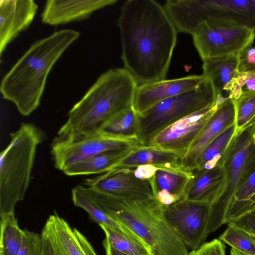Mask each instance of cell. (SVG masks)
Wrapping results in <instances>:
<instances>
[{
  "mask_svg": "<svg viewBox=\"0 0 255 255\" xmlns=\"http://www.w3.org/2000/svg\"><path fill=\"white\" fill-rule=\"evenodd\" d=\"M221 164L224 169L225 186L222 195L210 205L208 235L224 224L235 194L255 169V136L249 129L236 132Z\"/></svg>",
  "mask_w": 255,
  "mask_h": 255,
  "instance_id": "8",
  "label": "cell"
},
{
  "mask_svg": "<svg viewBox=\"0 0 255 255\" xmlns=\"http://www.w3.org/2000/svg\"><path fill=\"white\" fill-rule=\"evenodd\" d=\"M135 167L112 169L86 179L84 185L94 191L122 198L156 197L153 178L149 179L136 178L133 173Z\"/></svg>",
  "mask_w": 255,
  "mask_h": 255,
  "instance_id": "12",
  "label": "cell"
},
{
  "mask_svg": "<svg viewBox=\"0 0 255 255\" xmlns=\"http://www.w3.org/2000/svg\"><path fill=\"white\" fill-rule=\"evenodd\" d=\"M219 104L188 116L156 135L150 146L177 154L183 158L197 138Z\"/></svg>",
  "mask_w": 255,
  "mask_h": 255,
  "instance_id": "13",
  "label": "cell"
},
{
  "mask_svg": "<svg viewBox=\"0 0 255 255\" xmlns=\"http://www.w3.org/2000/svg\"><path fill=\"white\" fill-rule=\"evenodd\" d=\"M243 73H244L247 80L242 87V92L255 91V70Z\"/></svg>",
  "mask_w": 255,
  "mask_h": 255,
  "instance_id": "38",
  "label": "cell"
},
{
  "mask_svg": "<svg viewBox=\"0 0 255 255\" xmlns=\"http://www.w3.org/2000/svg\"><path fill=\"white\" fill-rule=\"evenodd\" d=\"M90 190L97 206L134 233L150 255H189L185 245L167 223L164 206L156 197L122 198Z\"/></svg>",
  "mask_w": 255,
  "mask_h": 255,
  "instance_id": "4",
  "label": "cell"
},
{
  "mask_svg": "<svg viewBox=\"0 0 255 255\" xmlns=\"http://www.w3.org/2000/svg\"><path fill=\"white\" fill-rule=\"evenodd\" d=\"M203 74L164 79L137 86L133 109L140 114L160 102L192 90L205 81Z\"/></svg>",
  "mask_w": 255,
  "mask_h": 255,
  "instance_id": "14",
  "label": "cell"
},
{
  "mask_svg": "<svg viewBox=\"0 0 255 255\" xmlns=\"http://www.w3.org/2000/svg\"><path fill=\"white\" fill-rule=\"evenodd\" d=\"M249 213H252L255 214V206L254 207V208L251 210V212Z\"/></svg>",
  "mask_w": 255,
  "mask_h": 255,
  "instance_id": "42",
  "label": "cell"
},
{
  "mask_svg": "<svg viewBox=\"0 0 255 255\" xmlns=\"http://www.w3.org/2000/svg\"><path fill=\"white\" fill-rule=\"evenodd\" d=\"M71 197L74 205L84 209L92 221L99 225L107 226L122 235L144 246L140 239L129 229L112 219L97 205L87 187L82 185L76 186L71 190Z\"/></svg>",
  "mask_w": 255,
  "mask_h": 255,
  "instance_id": "23",
  "label": "cell"
},
{
  "mask_svg": "<svg viewBox=\"0 0 255 255\" xmlns=\"http://www.w3.org/2000/svg\"><path fill=\"white\" fill-rule=\"evenodd\" d=\"M99 226L111 245L117 251L127 255H150L148 250L141 244L122 235L107 226Z\"/></svg>",
  "mask_w": 255,
  "mask_h": 255,
  "instance_id": "30",
  "label": "cell"
},
{
  "mask_svg": "<svg viewBox=\"0 0 255 255\" xmlns=\"http://www.w3.org/2000/svg\"><path fill=\"white\" fill-rule=\"evenodd\" d=\"M235 100L228 98L219 104L206 126L182 159V167L191 172L196 162L208 144L222 132L236 123Z\"/></svg>",
  "mask_w": 255,
  "mask_h": 255,
  "instance_id": "15",
  "label": "cell"
},
{
  "mask_svg": "<svg viewBox=\"0 0 255 255\" xmlns=\"http://www.w3.org/2000/svg\"><path fill=\"white\" fill-rule=\"evenodd\" d=\"M23 234L14 213L0 216V255H18Z\"/></svg>",
  "mask_w": 255,
  "mask_h": 255,
  "instance_id": "27",
  "label": "cell"
},
{
  "mask_svg": "<svg viewBox=\"0 0 255 255\" xmlns=\"http://www.w3.org/2000/svg\"><path fill=\"white\" fill-rule=\"evenodd\" d=\"M138 147L105 151L71 164L62 172L70 176L102 174L114 169L121 160Z\"/></svg>",
  "mask_w": 255,
  "mask_h": 255,
  "instance_id": "21",
  "label": "cell"
},
{
  "mask_svg": "<svg viewBox=\"0 0 255 255\" xmlns=\"http://www.w3.org/2000/svg\"><path fill=\"white\" fill-rule=\"evenodd\" d=\"M216 100L212 84L206 79L196 88L137 114L138 140L143 146H150L152 139L166 128L195 112L215 106Z\"/></svg>",
  "mask_w": 255,
  "mask_h": 255,
  "instance_id": "7",
  "label": "cell"
},
{
  "mask_svg": "<svg viewBox=\"0 0 255 255\" xmlns=\"http://www.w3.org/2000/svg\"><path fill=\"white\" fill-rule=\"evenodd\" d=\"M103 245L105 251L106 255H127L114 249L106 238L103 241Z\"/></svg>",
  "mask_w": 255,
  "mask_h": 255,
  "instance_id": "39",
  "label": "cell"
},
{
  "mask_svg": "<svg viewBox=\"0 0 255 255\" xmlns=\"http://www.w3.org/2000/svg\"><path fill=\"white\" fill-rule=\"evenodd\" d=\"M165 8L178 32L192 35L208 18L225 19L255 30V0H169Z\"/></svg>",
  "mask_w": 255,
  "mask_h": 255,
  "instance_id": "6",
  "label": "cell"
},
{
  "mask_svg": "<svg viewBox=\"0 0 255 255\" xmlns=\"http://www.w3.org/2000/svg\"><path fill=\"white\" fill-rule=\"evenodd\" d=\"M255 206V169L234 195L225 218L224 224L249 213Z\"/></svg>",
  "mask_w": 255,
  "mask_h": 255,
  "instance_id": "26",
  "label": "cell"
},
{
  "mask_svg": "<svg viewBox=\"0 0 255 255\" xmlns=\"http://www.w3.org/2000/svg\"><path fill=\"white\" fill-rule=\"evenodd\" d=\"M228 224L234 225L255 236V214L248 213L239 219Z\"/></svg>",
  "mask_w": 255,
  "mask_h": 255,
  "instance_id": "35",
  "label": "cell"
},
{
  "mask_svg": "<svg viewBox=\"0 0 255 255\" xmlns=\"http://www.w3.org/2000/svg\"><path fill=\"white\" fill-rule=\"evenodd\" d=\"M159 168L154 165L144 164L137 166L133 170L134 176L140 179H149L153 178Z\"/></svg>",
  "mask_w": 255,
  "mask_h": 255,
  "instance_id": "36",
  "label": "cell"
},
{
  "mask_svg": "<svg viewBox=\"0 0 255 255\" xmlns=\"http://www.w3.org/2000/svg\"><path fill=\"white\" fill-rule=\"evenodd\" d=\"M137 86L124 68L105 72L69 110L55 140L73 141L101 132L114 118L133 108Z\"/></svg>",
  "mask_w": 255,
  "mask_h": 255,
  "instance_id": "2",
  "label": "cell"
},
{
  "mask_svg": "<svg viewBox=\"0 0 255 255\" xmlns=\"http://www.w3.org/2000/svg\"><path fill=\"white\" fill-rule=\"evenodd\" d=\"M144 164L171 170L183 169L182 157L177 154L151 146H142L135 149L128 156L121 160L114 169L136 167Z\"/></svg>",
  "mask_w": 255,
  "mask_h": 255,
  "instance_id": "22",
  "label": "cell"
},
{
  "mask_svg": "<svg viewBox=\"0 0 255 255\" xmlns=\"http://www.w3.org/2000/svg\"><path fill=\"white\" fill-rule=\"evenodd\" d=\"M203 75L210 81L216 99L223 92H229L236 84L239 72L238 54L202 60Z\"/></svg>",
  "mask_w": 255,
  "mask_h": 255,
  "instance_id": "20",
  "label": "cell"
},
{
  "mask_svg": "<svg viewBox=\"0 0 255 255\" xmlns=\"http://www.w3.org/2000/svg\"><path fill=\"white\" fill-rule=\"evenodd\" d=\"M37 9L33 0L0 1V57L8 44L29 27Z\"/></svg>",
  "mask_w": 255,
  "mask_h": 255,
  "instance_id": "16",
  "label": "cell"
},
{
  "mask_svg": "<svg viewBox=\"0 0 255 255\" xmlns=\"http://www.w3.org/2000/svg\"><path fill=\"white\" fill-rule=\"evenodd\" d=\"M125 68L138 85L165 79L178 31L163 5L128 0L118 19Z\"/></svg>",
  "mask_w": 255,
  "mask_h": 255,
  "instance_id": "1",
  "label": "cell"
},
{
  "mask_svg": "<svg viewBox=\"0 0 255 255\" xmlns=\"http://www.w3.org/2000/svg\"><path fill=\"white\" fill-rule=\"evenodd\" d=\"M34 124L22 123L0 153V216L14 213L28 188L38 146L46 139Z\"/></svg>",
  "mask_w": 255,
  "mask_h": 255,
  "instance_id": "5",
  "label": "cell"
},
{
  "mask_svg": "<svg viewBox=\"0 0 255 255\" xmlns=\"http://www.w3.org/2000/svg\"><path fill=\"white\" fill-rule=\"evenodd\" d=\"M142 146L138 141L121 139L101 132L73 141L54 140L51 151L55 167L62 171L71 164L105 151Z\"/></svg>",
  "mask_w": 255,
  "mask_h": 255,
  "instance_id": "11",
  "label": "cell"
},
{
  "mask_svg": "<svg viewBox=\"0 0 255 255\" xmlns=\"http://www.w3.org/2000/svg\"><path fill=\"white\" fill-rule=\"evenodd\" d=\"M231 255H250L241 252H240L236 249L232 248L230 252Z\"/></svg>",
  "mask_w": 255,
  "mask_h": 255,
  "instance_id": "41",
  "label": "cell"
},
{
  "mask_svg": "<svg viewBox=\"0 0 255 255\" xmlns=\"http://www.w3.org/2000/svg\"><path fill=\"white\" fill-rule=\"evenodd\" d=\"M23 239L18 255H44V243L41 234L23 230Z\"/></svg>",
  "mask_w": 255,
  "mask_h": 255,
  "instance_id": "32",
  "label": "cell"
},
{
  "mask_svg": "<svg viewBox=\"0 0 255 255\" xmlns=\"http://www.w3.org/2000/svg\"><path fill=\"white\" fill-rule=\"evenodd\" d=\"M55 255H86L69 224L56 212L47 219L41 233Z\"/></svg>",
  "mask_w": 255,
  "mask_h": 255,
  "instance_id": "19",
  "label": "cell"
},
{
  "mask_svg": "<svg viewBox=\"0 0 255 255\" xmlns=\"http://www.w3.org/2000/svg\"><path fill=\"white\" fill-rule=\"evenodd\" d=\"M194 45L202 60L239 54L252 46L255 30L233 21L208 18L192 35Z\"/></svg>",
  "mask_w": 255,
  "mask_h": 255,
  "instance_id": "9",
  "label": "cell"
},
{
  "mask_svg": "<svg viewBox=\"0 0 255 255\" xmlns=\"http://www.w3.org/2000/svg\"><path fill=\"white\" fill-rule=\"evenodd\" d=\"M194 176L192 172L184 169L158 168L153 177L156 193L163 191L177 197L179 200L184 199Z\"/></svg>",
  "mask_w": 255,
  "mask_h": 255,
  "instance_id": "25",
  "label": "cell"
},
{
  "mask_svg": "<svg viewBox=\"0 0 255 255\" xmlns=\"http://www.w3.org/2000/svg\"><path fill=\"white\" fill-rule=\"evenodd\" d=\"M117 2V0H48L41 13V20L51 25L81 20Z\"/></svg>",
  "mask_w": 255,
  "mask_h": 255,
  "instance_id": "17",
  "label": "cell"
},
{
  "mask_svg": "<svg viewBox=\"0 0 255 255\" xmlns=\"http://www.w3.org/2000/svg\"><path fill=\"white\" fill-rule=\"evenodd\" d=\"M220 236L219 240L232 248L242 253L255 255V238L245 230L231 224Z\"/></svg>",
  "mask_w": 255,
  "mask_h": 255,
  "instance_id": "29",
  "label": "cell"
},
{
  "mask_svg": "<svg viewBox=\"0 0 255 255\" xmlns=\"http://www.w3.org/2000/svg\"><path fill=\"white\" fill-rule=\"evenodd\" d=\"M236 132L235 123L214 138L202 152L191 172L208 170L220 164Z\"/></svg>",
  "mask_w": 255,
  "mask_h": 255,
  "instance_id": "24",
  "label": "cell"
},
{
  "mask_svg": "<svg viewBox=\"0 0 255 255\" xmlns=\"http://www.w3.org/2000/svg\"><path fill=\"white\" fill-rule=\"evenodd\" d=\"M235 103L236 126L238 132L255 115V91L242 92L239 98L235 100Z\"/></svg>",
  "mask_w": 255,
  "mask_h": 255,
  "instance_id": "31",
  "label": "cell"
},
{
  "mask_svg": "<svg viewBox=\"0 0 255 255\" xmlns=\"http://www.w3.org/2000/svg\"><path fill=\"white\" fill-rule=\"evenodd\" d=\"M74 232L82 249L86 255H97L92 245L83 234L76 228L74 229Z\"/></svg>",
  "mask_w": 255,
  "mask_h": 255,
  "instance_id": "37",
  "label": "cell"
},
{
  "mask_svg": "<svg viewBox=\"0 0 255 255\" xmlns=\"http://www.w3.org/2000/svg\"><path fill=\"white\" fill-rule=\"evenodd\" d=\"M254 237V236H253ZM255 238V236L254 237Z\"/></svg>",
  "mask_w": 255,
  "mask_h": 255,
  "instance_id": "43",
  "label": "cell"
},
{
  "mask_svg": "<svg viewBox=\"0 0 255 255\" xmlns=\"http://www.w3.org/2000/svg\"><path fill=\"white\" fill-rule=\"evenodd\" d=\"M192 172L194 176L184 199L211 205L224 190L226 180L222 164L208 170Z\"/></svg>",
  "mask_w": 255,
  "mask_h": 255,
  "instance_id": "18",
  "label": "cell"
},
{
  "mask_svg": "<svg viewBox=\"0 0 255 255\" xmlns=\"http://www.w3.org/2000/svg\"><path fill=\"white\" fill-rule=\"evenodd\" d=\"M208 204L185 199L164 206L165 219L187 248L194 250L202 246L206 233L209 215Z\"/></svg>",
  "mask_w": 255,
  "mask_h": 255,
  "instance_id": "10",
  "label": "cell"
},
{
  "mask_svg": "<svg viewBox=\"0 0 255 255\" xmlns=\"http://www.w3.org/2000/svg\"><path fill=\"white\" fill-rule=\"evenodd\" d=\"M249 129L255 136V115L252 119L243 127V129ZM240 129V130H241Z\"/></svg>",
  "mask_w": 255,
  "mask_h": 255,
  "instance_id": "40",
  "label": "cell"
},
{
  "mask_svg": "<svg viewBox=\"0 0 255 255\" xmlns=\"http://www.w3.org/2000/svg\"><path fill=\"white\" fill-rule=\"evenodd\" d=\"M189 255H225V246L219 239H215L192 250Z\"/></svg>",
  "mask_w": 255,
  "mask_h": 255,
  "instance_id": "34",
  "label": "cell"
},
{
  "mask_svg": "<svg viewBox=\"0 0 255 255\" xmlns=\"http://www.w3.org/2000/svg\"><path fill=\"white\" fill-rule=\"evenodd\" d=\"M253 70H255V46H251L238 54V70L243 73Z\"/></svg>",
  "mask_w": 255,
  "mask_h": 255,
  "instance_id": "33",
  "label": "cell"
},
{
  "mask_svg": "<svg viewBox=\"0 0 255 255\" xmlns=\"http://www.w3.org/2000/svg\"><path fill=\"white\" fill-rule=\"evenodd\" d=\"M136 117L133 108L127 110L111 121L101 132L117 138L139 141Z\"/></svg>",
  "mask_w": 255,
  "mask_h": 255,
  "instance_id": "28",
  "label": "cell"
},
{
  "mask_svg": "<svg viewBox=\"0 0 255 255\" xmlns=\"http://www.w3.org/2000/svg\"><path fill=\"white\" fill-rule=\"evenodd\" d=\"M80 34L62 29L36 41L4 75L0 92L21 115L28 116L39 107L49 73Z\"/></svg>",
  "mask_w": 255,
  "mask_h": 255,
  "instance_id": "3",
  "label": "cell"
}]
</instances>
